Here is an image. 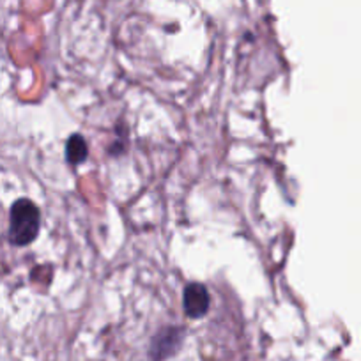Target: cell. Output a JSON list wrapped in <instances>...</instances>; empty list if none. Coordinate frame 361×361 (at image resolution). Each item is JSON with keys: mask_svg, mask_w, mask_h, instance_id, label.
I'll use <instances>...</instances> for the list:
<instances>
[{"mask_svg": "<svg viewBox=\"0 0 361 361\" xmlns=\"http://www.w3.org/2000/svg\"><path fill=\"white\" fill-rule=\"evenodd\" d=\"M41 228L39 207L29 199L16 200L9 213V241L15 246H27L36 241Z\"/></svg>", "mask_w": 361, "mask_h": 361, "instance_id": "1", "label": "cell"}, {"mask_svg": "<svg viewBox=\"0 0 361 361\" xmlns=\"http://www.w3.org/2000/svg\"><path fill=\"white\" fill-rule=\"evenodd\" d=\"M183 343V329L180 328H163L161 331L152 336L149 347V357L152 361H165L172 357L179 350Z\"/></svg>", "mask_w": 361, "mask_h": 361, "instance_id": "2", "label": "cell"}, {"mask_svg": "<svg viewBox=\"0 0 361 361\" xmlns=\"http://www.w3.org/2000/svg\"><path fill=\"white\" fill-rule=\"evenodd\" d=\"M209 305L211 298L206 286H202V283L186 286L185 294H183V307H185V314L190 319H202L209 312Z\"/></svg>", "mask_w": 361, "mask_h": 361, "instance_id": "3", "label": "cell"}, {"mask_svg": "<svg viewBox=\"0 0 361 361\" xmlns=\"http://www.w3.org/2000/svg\"><path fill=\"white\" fill-rule=\"evenodd\" d=\"M89 156V147H87V142L82 135H71L68 142H66V159H68L71 165H80L83 163Z\"/></svg>", "mask_w": 361, "mask_h": 361, "instance_id": "4", "label": "cell"}]
</instances>
